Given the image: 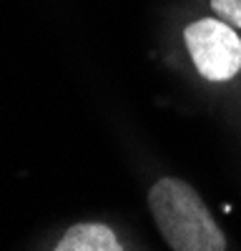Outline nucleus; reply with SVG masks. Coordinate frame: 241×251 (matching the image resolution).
Returning <instances> with one entry per match:
<instances>
[{
    "label": "nucleus",
    "mask_w": 241,
    "mask_h": 251,
    "mask_svg": "<svg viewBox=\"0 0 241 251\" xmlns=\"http://www.w3.org/2000/svg\"><path fill=\"white\" fill-rule=\"evenodd\" d=\"M148 208L171 251H226L224 231L186 181L158 178L148 191Z\"/></svg>",
    "instance_id": "f257e3e1"
},
{
    "label": "nucleus",
    "mask_w": 241,
    "mask_h": 251,
    "mask_svg": "<svg viewBox=\"0 0 241 251\" xmlns=\"http://www.w3.org/2000/svg\"><path fill=\"white\" fill-rule=\"evenodd\" d=\"M55 251H123L106 224H75L58 241Z\"/></svg>",
    "instance_id": "7ed1b4c3"
},
{
    "label": "nucleus",
    "mask_w": 241,
    "mask_h": 251,
    "mask_svg": "<svg viewBox=\"0 0 241 251\" xmlns=\"http://www.w3.org/2000/svg\"><path fill=\"white\" fill-rule=\"evenodd\" d=\"M184 43L198 75L224 83L241 71V38L221 18H201L186 25Z\"/></svg>",
    "instance_id": "f03ea898"
},
{
    "label": "nucleus",
    "mask_w": 241,
    "mask_h": 251,
    "mask_svg": "<svg viewBox=\"0 0 241 251\" xmlns=\"http://www.w3.org/2000/svg\"><path fill=\"white\" fill-rule=\"evenodd\" d=\"M211 10L229 25L241 28V0H211Z\"/></svg>",
    "instance_id": "20e7f679"
}]
</instances>
